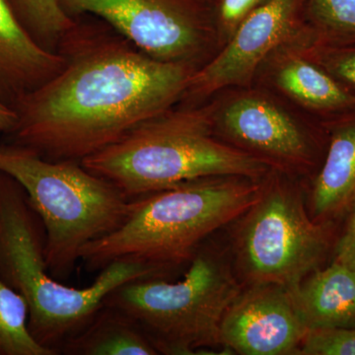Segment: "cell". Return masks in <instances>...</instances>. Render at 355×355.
I'll return each mask as SVG.
<instances>
[{
  "instance_id": "obj_1",
  "label": "cell",
  "mask_w": 355,
  "mask_h": 355,
  "mask_svg": "<svg viewBox=\"0 0 355 355\" xmlns=\"http://www.w3.org/2000/svg\"><path fill=\"white\" fill-rule=\"evenodd\" d=\"M57 51L64 67L16 103L6 140L51 161L81 162L172 109L198 69L148 57L103 21L76 20Z\"/></svg>"
},
{
  "instance_id": "obj_2",
  "label": "cell",
  "mask_w": 355,
  "mask_h": 355,
  "mask_svg": "<svg viewBox=\"0 0 355 355\" xmlns=\"http://www.w3.org/2000/svg\"><path fill=\"white\" fill-rule=\"evenodd\" d=\"M46 249L44 222L24 188L0 170V279L27 301L33 338L57 355L114 289L135 280L167 277L155 266L116 261L100 270L90 286L76 288L51 277Z\"/></svg>"
},
{
  "instance_id": "obj_3",
  "label": "cell",
  "mask_w": 355,
  "mask_h": 355,
  "mask_svg": "<svg viewBox=\"0 0 355 355\" xmlns=\"http://www.w3.org/2000/svg\"><path fill=\"white\" fill-rule=\"evenodd\" d=\"M263 179L200 178L137 198L128 220L84 247L80 261L90 272L114 261H130L171 275L188 266L203 243L258 200Z\"/></svg>"
},
{
  "instance_id": "obj_4",
  "label": "cell",
  "mask_w": 355,
  "mask_h": 355,
  "mask_svg": "<svg viewBox=\"0 0 355 355\" xmlns=\"http://www.w3.org/2000/svg\"><path fill=\"white\" fill-rule=\"evenodd\" d=\"M214 111V103L168 110L80 163L130 200L200 178L263 180L272 166L219 139Z\"/></svg>"
},
{
  "instance_id": "obj_5",
  "label": "cell",
  "mask_w": 355,
  "mask_h": 355,
  "mask_svg": "<svg viewBox=\"0 0 355 355\" xmlns=\"http://www.w3.org/2000/svg\"><path fill=\"white\" fill-rule=\"evenodd\" d=\"M0 170L24 188L46 232L53 279L71 277L83 248L121 227L137 207L116 187L77 161L46 160L27 147L0 144Z\"/></svg>"
},
{
  "instance_id": "obj_6",
  "label": "cell",
  "mask_w": 355,
  "mask_h": 355,
  "mask_svg": "<svg viewBox=\"0 0 355 355\" xmlns=\"http://www.w3.org/2000/svg\"><path fill=\"white\" fill-rule=\"evenodd\" d=\"M243 287L228 245L198 248L183 279H146L114 289L103 303L127 312L159 354H197L220 345L222 319Z\"/></svg>"
},
{
  "instance_id": "obj_7",
  "label": "cell",
  "mask_w": 355,
  "mask_h": 355,
  "mask_svg": "<svg viewBox=\"0 0 355 355\" xmlns=\"http://www.w3.org/2000/svg\"><path fill=\"white\" fill-rule=\"evenodd\" d=\"M289 177L272 170L258 200L230 224L228 247L244 286L293 288L333 258L342 222L313 220L304 193Z\"/></svg>"
},
{
  "instance_id": "obj_8",
  "label": "cell",
  "mask_w": 355,
  "mask_h": 355,
  "mask_svg": "<svg viewBox=\"0 0 355 355\" xmlns=\"http://www.w3.org/2000/svg\"><path fill=\"white\" fill-rule=\"evenodd\" d=\"M65 12L95 16L148 57L198 67L217 44L214 8L200 0H58Z\"/></svg>"
},
{
  "instance_id": "obj_9",
  "label": "cell",
  "mask_w": 355,
  "mask_h": 355,
  "mask_svg": "<svg viewBox=\"0 0 355 355\" xmlns=\"http://www.w3.org/2000/svg\"><path fill=\"white\" fill-rule=\"evenodd\" d=\"M214 130L230 146L288 175H316L328 147L321 121L300 123L268 96L248 91L214 103Z\"/></svg>"
},
{
  "instance_id": "obj_10",
  "label": "cell",
  "mask_w": 355,
  "mask_h": 355,
  "mask_svg": "<svg viewBox=\"0 0 355 355\" xmlns=\"http://www.w3.org/2000/svg\"><path fill=\"white\" fill-rule=\"evenodd\" d=\"M307 0H270L243 21L214 58L191 77L184 97L202 99L221 89L249 86L261 65L305 31Z\"/></svg>"
},
{
  "instance_id": "obj_11",
  "label": "cell",
  "mask_w": 355,
  "mask_h": 355,
  "mask_svg": "<svg viewBox=\"0 0 355 355\" xmlns=\"http://www.w3.org/2000/svg\"><path fill=\"white\" fill-rule=\"evenodd\" d=\"M308 328L291 289L279 284L243 287L222 319L220 345L241 355H297Z\"/></svg>"
},
{
  "instance_id": "obj_12",
  "label": "cell",
  "mask_w": 355,
  "mask_h": 355,
  "mask_svg": "<svg viewBox=\"0 0 355 355\" xmlns=\"http://www.w3.org/2000/svg\"><path fill=\"white\" fill-rule=\"evenodd\" d=\"M270 64L273 85L321 123L335 120L355 110V95L320 65L306 57L298 39L275 51Z\"/></svg>"
},
{
  "instance_id": "obj_13",
  "label": "cell",
  "mask_w": 355,
  "mask_h": 355,
  "mask_svg": "<svg viewBox=\"0 0 355 355\" xmlns=\"http://www.w3.org/2000/svg\"><path fill=\"white\" fill-rule=\"evenodd\" d=\"M58 51L41 46L21 24L8 0H0V100L11 108L64 67Z\"/></svg>"
},
{
  "instance_id": "obj_14",
  "label": "cell",
  "mask_w": 355,
  "mask_h": 355,
  "mask_svg": "<svg viewBox=\"0 0 355 355\" xmlns=\"http://www.w3.org/2000/svg\"><path fill=\"white\" fill-rule=\"evenodd\" d=\"M324 125L328 147L306 200L313 220L343 222L355 200V110Z\"/></svg>"
},
{
  "instance_id": "obj_15",
  "label": "cell",
  "mask_w": 355,
  "mask_h": 355,
  "mask_svg": "<svg viewBox=\"0 0 355 355\" xmlns=\"http://www.w3.org/2000/svg\"><path fill=\"white\" fill-rule=\"evenodd\" d=\"M308 330L355 327V270L331 261L291 288Z\"/></svg>"
},
{
  "instance_id": "obj_16",
  "label": "cell",
  "mask_w": 355,
  "mask_h": 355,
  "mask_svg": "<svg viewBox=\"0 0 355 355\" xmlns=\"http://www.w3.org/2000/svg\"><path fill=\"white\" fill-rule=\"evenodd\" d=\"M67 355L159 354L139 324L125 311L104 304L60 347Z\"/></svg>"
},
{
  "instance_id": "obj_17",
  "label": "cell",
  "mask_w": 355,
  "mask_h": 355,
  "mask_svg": "<svg viewBox=\"0 0 355 355\" xmlns=\"http://www.w3.org/2000/svg\"><path fill=\"white\" fill-rule=\"evenodd\" d=\"M305 35L312 44H355V0H307Z\"/></svg>"
},
{
  "instance_id": "obj_18",
  "label": "cell",
  "mask_w": 355,
  "mask_h": 355,
  "mask_svg": "<svg viewBox=\"0 0 355 355\" xmlns=\"http://www.w3.org/2000/svg\"><path fill=\"white\" fill-rule=\"evenodd\" d=\"M28 315L25 298L0 279V355H57L33 338Z\"/></svg>"
},
{
  "instance_id": "obj_19",
  "label": "cell",
  "mask_w": 355,
  "mask_h": 355,
  "mask_svg": "<svg viewBox=\"0 0 355 355\" xmlns=\"http://www.w3.org/2000/svg\"><path fill=\"white\" fill-rule=\"evenodd\" d=\"M11 8L33 38L41 46L57 51L60 40L76 24L58 0H8Z\"/></svg>"
},
{
  "instance_id": "obj_20",
  "label": "cell",
  "mask_w": 355,
  "mask_h": 355,
  "mask_svg": "<svg viewBox=\"0 0 355 355\" xmlns=\"http://www.w3.org/2000/svg\"><path fill=\"white\" fill-rule=\"evenodd\" d=\"M303 53L355 95V44L323 46L298 39Z\"/></svg>"
},
{
  "instance_id": "obj_21",
  "label": "cell",
  "mask_w": 355,
  "mask_h": 355,
  "mask_svg": "<svg viewBox=\"0 0 355 355\" xmlns=\"http://www.w3.org/2000/svg\"><path fill=\"white\" fill-rule=\"evenodd\" d=\"M297 355H355V327L309 330Z\"/></svg>"
},
{
  "instance_id": "obj_22",
  "label": "cell",
  "mask_w": 355,
  "mask_h": 355,
  "mask_svg": "<svg viewBox=\"0 0 355 355\" xmlns=\"http://www.w3.org/2000/svg\"><path fill=\"white\" fill-rule=\"evenodd\" d=\"M270 0H216L214 6L217 46L220 48L253 11Z\"/></svg>"
},
{
  "instance_id": "obj_23",
  "label": "cell",
  "mask_w": 355,
  "mask_h": 355,
  "mask_svg": "<svg viewBox=\"0 0 355 355\" xmlns=\"http://www.w3.org/2000/svg\"><path fill=\"white\" fill-rule=\"evenodd\" d=\"M331 261L355 270V200L342 222Z\"/></svg>"
},
{
  "instance_id": "obj_24",
  "label": "cell",
  "mask_w": 355,
  "mask_h": 355,
  "mask_svg": "<svg viewBox=\"0 0 355 355\" xmlns=\"http://www.w3.org/2000/svg\"><path fill=\"white\" fill-rule=\"evenodd\" d=\"M17 121L15 110L0 100V135L10 132Z\"/></svg>"
},
{
  "instance_id": "obj_25",
  "label": "cell",
  "mask_w": 355,
  "mask_h": 355,
  "mask_svg": "<svg viewBox=\"0 0 355 355\" xmlns=\"http://www.w3.org/2000/svg\"><path fill=\"white\" fill-rule=\"evenodd\" d=\"M200 1L205 2V3L209 4V6H214V2L216 1V0H200Z\"/></svg>"
}]
</instances>
